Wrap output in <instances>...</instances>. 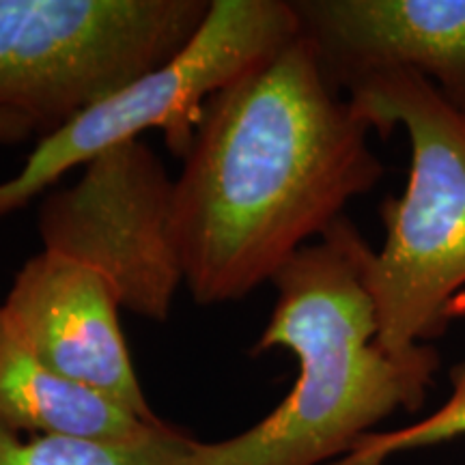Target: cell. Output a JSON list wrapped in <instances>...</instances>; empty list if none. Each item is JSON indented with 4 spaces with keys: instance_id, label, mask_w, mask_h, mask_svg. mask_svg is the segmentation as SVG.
I'll return each instance as SVG.
<instances>
[{
    "instance_id": "1",
    "label": "cell",
    "mask_w": 465,
    "mask_h": 465,
    "mask_svg": "<svg viewBox=\"0 0 465 465\" xmlns=\"http://www.w3.org/2000/svg\"><path fill=\"white\" fill-rule=\"evenodd\" d=\"M373 127L298 37L203 110L174 179L173 237L196 304L240 302L380 183Z\"/></svg>"
},
{
    "instance_id": "2",
    "label": "cell",
    "mask_w": 465,
    "mask_h": 465,
    "mask_svg": "<svg viewBox=\"0 0 465 465\" xmlns=\"http://www.w3.org/2000/svg\"><path fill=\"white\" fill-rule=\"evenodd\" d=\"M373 252L342 216L278 272L276 306L250 353L287 349L298 380L248 431L194 440L185 465H328L399 410L424 403L440 356L427 345L401 360L381 347L366 284Z\"/></svg>"
},
{
    "instance_id": "3",
    "label": "cell",
    "mask_w": 465,
    "mask_h": 465,
    "mask_svg": "<svg viewBox=\"0 0 465 465\" xmlns=\"http://www.w3.org/2000/svg\"><path fill=\"white\" fill-rule=\"evenodd\" d=\"M345 97L381 136L410 138V177L381 203L386 240L366 272L381 347L407 360L444 332L465 287V114L411 72L373 74Z\"/></svg>"
},
{
    "instance_id": "4",
    "label": "cell",
    "mask_w": 465,
    "mask_h": 465,
    "mask_svg": "<svg viewBox=\"0 0 465 465\" xmlns=\"http://www.w3.org/2000/svg\"><path fill=\"white\" fill-rule=\"evenodd\" d=\"M212 0H0V110L45 138L179 54Z\"/></svg>"
},
{
    "instance_id": "5",
    "label": "cell",
    "mask_w": 465,
    "mask_h": 465,
    "mask_svg": "<svg viewBox=\"0 0 465 465\" xmlns=\"http://www.w3.org/2000/svg\"><path fill=\"white\" fill-rule=\"evenodd\" d=\"M298 37L291 0H212L179 54L39 141L20 173L0 182V218L44 194L72 168L153 127L164 132L173 153L185 158L207 102Z\"/></svg>"
},
{
    "instance_id": "6",
    "label": "cell",
    "mask_w": 465,
    "mask_h": 465,
    "mask_svg": "<svg viewBox=\"0 0 465 465\" xmlns=\"http://www.w3.org/2000/svg\"><path fill=\"white\" fill-rule=\"evenodd\" d=\"M174 182L141 138L86 162L39 205L44 250L93 267L125 311L164 323L183 284L173 237Z\"/></svg>"
},
{
    "instance_id": "7",
    "label": "cell",
    "mask_w": 465,
    "mask_h": 465,
    "mask_svg": "<svg viewBox=\"0 0 465 465\" xmlns=\"http://www.w3.org/2000/svg\"><path fill=\"white\" fill-rule=\"evenodd\" d=\"M0 306L54 373L144 422H164L144 399L119 323L121 306L100 272L42 250L20 267Z\"/></svg>"
},
{
    "instance_id": "8",
    "label": "cell",
    "mask_w": 465,
    "mask_h": 465,
    "mask_svg": "<svg viewBox=\"0 0 465 465\" xmlns=\"http://www.w3.org/2000/svg\"><path fill=\"white\" fill-rule=\"evenodd\" d=\"M300 37L345 93L381 72H411L465 114V0H291Z\"/></svg>"
},
{
    "instance_id": "9",
    "label": "cell",
    "mask_w": 465,
    "mask_h": 465,
    "mask_svg": "<svg viewBox=\"0 0 465 465\" xmlns=\"http://www.w3.org/2000/svg\"><path fill=\"white\" fill-rule=\"evenodd\" d=\"M0 424L17 433L138 441L171 424L144 422L44 362L0 306Z\"/></svg>"
},
{
    "instance_id": "10",
    "label": "cell",
    "mask_w": 465,
    "mask_h": 465,
    "mask_svg": "<svg viewBox=\"0 0 465 465\" xmlns=\"http://www.w3.org/2000/svg\"><path fill=\"white\" fill-rule=\"evenodd\" d=\"M194 440L168 427L138 441L31 435L0 424V465H185Z\"/></svg>"
},
{
    "instance_id": "11",
    "label": "cell",
    "mask_w": 465,
    "mask_h": 465,
    "mask_svg": "<svg viewBox=\"0 0 465 465\" xmlns=\"http://www.w3.org/2000/svg\"><path fill=\"white\" fill-rule=\"evenodd\" d=\"M450 397L433 414L394 431H373L328 465H386L399 452L431 449L465 435V358L450 369Z\"/></svg>"
},
{
    "instance_id": "12",
    "label": "cell",
    "mask_w": 465,
    "mask_h": 465,
    "mask_svg": "<svg viewBox=\"0 0 465 465\" xmlns=\"http://www.w3.org/2000/svg\"><path fill=\"white\" fill-rule=\"evenodd\" d=\"M35 136V125L26 116L0 110V147H15Z\"/></svg>"
}]
</instances>
